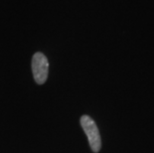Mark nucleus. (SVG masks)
Listing matches in <instances>:
<instances>
[{"mask_svg":"<svg viewBox=\"0 0 154 153\" xmlns=\"http://www.w3.org/2000/svg\"><path fill=\"white\" fill-rule=\"evenodd\" d=\"M81 124L88 137L91 150L94 153H97L100 150L101 140L96 122L88 115H83L81 118Z\"/></svg>","mask_w":154,"mask_h":153,"instance_id":"1","label":"nucleus"},{"mask_svg":"<svg viewBox=\"0 0 154 153\" xmlns=\"http://www.w3.org/2000/svg\"><path fill=\"white\" fill-rule=\"evenodd\" d=\"M32 71L35 82L38 84H43L48 78L49 63L44 54L36 53L32 58Z\"/></svg>","mask_w":154,"mask_h":153,"instance_id":"2","label":"nucleus"}]
</instances>
